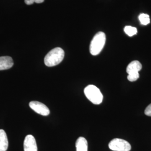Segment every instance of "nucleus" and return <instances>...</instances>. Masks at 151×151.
Listing matches in <instances>:
<instances>
[{
    "mask_svg": "<svg viewBox=\"0 0 151 151\" xmlns=\"http://www.w3.org/2000/svg\"><path fill=\"white\" fill-rule=\"evenodd\" d=\"M65 57L64 50L60 47L51 50L44 58V63L48 67H53L59 65Z\"/></svg>",
    "mask_w": 151,
    "mask_h": 151,
    "instance_id": "obj_1",
    "label": "nucleus"
},
{
    "mask_svg": "<svg viewBox=\"0 0 151 151\" xmlns=\"http://www.w3.org/2000/svg\"><path fill=\"white\" fill-rule=\"evenodd\" d=\"M106 42V35L102 32H97L92 39L90 45V52L93 55H97L103 50Z\"/></svg>",
    "mask_w": 151,
    "mask_h": 151,
    "instance_id": "obj_2",
    "label": "nucleus"
},
{
    "mask_svg": "<svg viewBox=\"0 0 151 151\" xmlns=\"http://www.w3.org/2000/svg\"><path fill=\"white\" fill-rule=\"evenodd\" d=\"M84 93L87 98L93 104L99 105L103 102V95L97 87L90 85L85 88Z\"/></svg>",
    "mask_w": 151,
    "mask_h": 151,
    "instance_id": "obj_3",
    "label": "nucleus"
},
{
    "mask_svg": "<svg viewBox=\"0 0 151 151\" xmlns=\"http://www.w3.org/2000/svg\"><path fill=\"white\" fill-rule=\"evenodd\" d=\"M142 65L138 60L130 62L127 67V73L128 74L127 78L130 82L137 80L139 77V71L141 70Z\"/></svg>",
    "mask_w": 151,
    "mask_h": 151,
    "instance_id": "obj_4",
    "label": "nucleus"
},
{
    "mask_svg": "<svg viewBox=\"0 0 151 151\" xmlns=\"http://www.w3.org/2000/svg\"><path fill=\"white\" fill-rule=\"evenodd\" d=\"M109 148L114 151H129L131 150V146L127 141L115 138L111 140L109 144Z\"/></svg>",
    "mask_w": 151,
    "mask_h": 151,
    "instance_id": "obj_5",
    "label": "nucleus"
},
{
    "mask_svg": "<svg viewBox=\"0 0 151 151\" xmlns=\"http://www.w3.org/2000/svg\"><path fill=\"white\" fill-rule=\"evenodd\" d=\"M29 106L35 111L43 116H48L50 114V110L43 103L39 101H31L29 103Z\"/></svg>",
    "mask_w": 151,
    "mask_h": 151,
    "instance_id": "obj_6",
    "label": "nucleus"
},
{
    "mask_svg": "<svg viewBox=\"0 0 151 151\" xmlns=\"http://www.w3.org/2000/svg\"><path fill=\"white\" fill-rule=\"evenodd\" d=\"M24 151H37L38 147L36 140L32 135L26 136L24 142Z\"/></svg>",
    "mask_w": 151,
    "mask_h": 151,
    "instance_id": "obj_7",
    "label": "nucleus"
},
{
    "mask_svg": "<svg viewBox=\"0 0 151 151\" xmlns=\"http://www.w3.org/2000/svg\"><path fill=\"white\" fill-rule=\"evenodd\" d=\"M13 65L14 61L10 57L4 56L0 57V70H9Z\"/></svg>",
    "mask_w": 151,
    "mask_h": 151,
    "instance_id": "obj_8",
    "label": "nucleus"
},
{
    "mask_svg": "<svg viewBox=\"0 0 151 151\" xmlns=\"http://www.w3.org/2000/svg\"><path fill=\"white\" fill-rule=\"evenodd\" d=\"M9 142L7 137L5 130L0 129V151H6L7 150Z\"/></svg>",
    "mask_w": 151,
    "mask_h": 151,
    "instance_id": "obj_9",
    "label": "nucleus"
},
{
    "mask_svg": "<svg viewBox=\"0 0 151 151\" xmlns=\"http://www.w3.org/2000/svg\"><path fill=\"white\" fill-rule=\"evenodd\" d=\"M76 151H88L87 141L84 137H79L76 142Z\"/></svg>",
    "mask_w": 151,
    "mask_h": 151,
    "instance_id": "obj_10",
    "label": "nucleus"
},
{
    "mask_svg": "<svg viewBox=\"0 0 151 151\" xmlns=\"http://www.w3.org/2000/svg\"><path fill=\"white\" fill-rule=\"evenodd\" d=\"M140 24L143 25H147L150 23V16L146 14H141L138 17Z\"/></svg>",
    "mask_w": 151,
    "mask_h": 151,
    "instance_id": "obj_11",
    "label": "nucleus"
},
{
    "mask_svg": "<svg viewBox=\"0 0 151 151\" xmlns=\"http://www.w3.org/2000/svg\"><path fill=\"white\" fill-rule=\"evenodd\" d=\"M124 32H125L128 36L132 37L137 33V29L135 27L131 26H126L124 27Z\"/></svg>",
    "mask_w": 151,
    "mask_h": 151,
    "instance_id": "obj_12",
    "label": "nucleus"
},
{
    "mask_svg": "<svg viewBox=\"0 0 151 151\" xmlns=\"http://www.w3.org/2000/svg\"><path fill=\"white\" fill-rule=\"evenodd\" d=\"M24 1H25V3L27 5H30L33 4L34 3H37V4L43 3L44 0H24Z\"/></svg>",
    "mask_w": 151,
    "mask_h": 151,
    "instance_id": "obj_13",
    "label": "nucleus"
},
{
    "mask_svg": "<svg viewBox=\"0 0 151 151\" xmlns=\"http://www.w3.org/2000/svg\"><path fill=\"white\" fill-rule=\"evenodd\" d=\"M145 114H146V115L149 116H151V104H150L145 109Z\"/></svg>",
    "mask_w": 151,
    "mask_h": 151,
    "instance_id": "obj_14",
    "label": "nucleus"
}]
</instances>
